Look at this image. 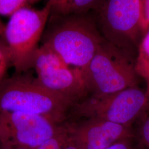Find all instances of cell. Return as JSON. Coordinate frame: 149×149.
Here are the masks:
<instances>
[{"instance_id": "cell-6", "label": "cell", "mask_w": 149, "mask_h": 149, "mask_svg": "<svg viewBox=\"0 0 149 149\" xmlns=\"http://www.w3.org/2000/svg\"><path fill=\"white\" fill-rule=\"evenodd\" d=\"M141 0H103L95 11L98 29L107 42L134 56L142 36Z\"/></svg>"}, {"instance_id": "cell-20", "label": "cell", "mask_w": 149, "mask_h": 149, "mask_svg": "<svg viewBox=\"0 0 149 149\" xmlns=\"http://www.w3.org/2000/svg\"><path fill=\"white\" fill-rule=\"evenodd\" d=\"M0 149H8V148H2V147H0Z\"/></svg>"}, {"instance_id": "cell-9", "label": "cell", "mask_w": 149, "mask_h": 149, "mask_svg": "<svg viewBox=\"0 0 149 149\" xmlns=\"http://www.w3.org/2000/svg\"><path fill=\"white\" fill-rule=\"evenodd\" d=\"M70 139L80 149H106L118 141L135 138L133 127L100 119L65 122Z\"/></svg>"}, {"instance_id": "cell-11", "label": "cell", "mask_w": 149, "mask_h": 149, "mask_svg": "<svg viewBox=\"0 0 149 149\" xmlns=\"http://www.w3.org/2000/svg\"><path fill=\"white\" fill-rule=\"evenodd\" d=\"M135 68L138 76L143 78L146 83L145 92L149 99V30L139 45Z\"/></svg>"}, {"instance_id": "cell-19", "label": "cell", "mask_w": 149, "mask_h": 149, "mask_svg": "<svg viewBox=\"0 0 149 149\" xmlns=\"http://www.w3.org/2000/svg\"><path fill=\"white\" fill-rule=\"evenodd\" d=\"M6 26L2 23V22L0 20V37H4V34L5 31Z\"/></svg>"}, {"instance_id": "cell-4", "label": "cell", "mask_w": 149, "mask_h": 149, "mask_svg": "<svg viewBox=\"0 0 149 149\" xmlns=\"http://www.w3.org/2000/svg\"><path fill=\"white\" fill-rule=\"evenodd\" d=\"M149 103L146 92L138 86L103 97L89 96L72 107L67 121L95 118L133 127Z\"/></svg>"}, {"instance_id": "cell-2", "label": "cell", "mask_w": 149, "mask_h": 149, "mask_svg": "<svg viewBox=\"0 0 149 149\" xmlns=\"http://www.w3.org/2000/svg\"><path fill=\"white\" fill-rule=\"evenodd\" d=\"M26 72L6 77L0 84V113L21 112L66 122L74 103L44 87Z\"/></svg>"}, {"instance_id": "cell-1", "label": "cell", "mask_w": 149, "mask_h": 149, "mask_svg": "<svg viewBox=\"0 0 149 149\" xmlns=\"http://www.w3.org/2000/svg\"><path fill=\"white\" fill-rule=\"evenodd\" d=\"M104 40L95 12L69 16L50 15L42 38L44 45L70 66L84 69Z\"/></svg>"}, {"instance_id": "cell-16", "label": "cell", "mask_w": 149, "mask_h": 149, "mask_svg": "<svg viewBox=\"0 0 149 149\" xmlns=\"http://www.w3.org/2000/svg\"><path fill=\"white\" fill-rule=\"evenodd\" d=\"M140 24L144 36L149 30V0H141Z\"/></svg>"}, {"instance_id": "cell-8", "label": "cell", "mask_w": 149, "mask_h": 149, "mask_svg": "<svg viewBox=\"0 0 149 149\" xmlns=\"http://www.w3.org/2000/svg\"><path fill=\"white\" fill-rule=\"evenodd\" d=\"M61 124L39 115L21 112L0 113V147L37 149L52 138Z\"/></svg>"}, {"instance_id": "cell-13", "label": "cell", "mask_w": 149, "mask_h": 149, "mask_svg": "<svg viewBox=\"0 0 149 149\" xmlns=\"http://www.w3.org/2000/svg\"><path fill=\"white\" fill-rule=\"evenodd\" d=\"M38 2L36 0H0V15L11 18L18 11L32 7Z\"/></svg>"}, {"instance_id": "cell-5", "label": "cell", "mask_w": 149, "mask_h": 149, "mask_svg": "<svg viewBox=\"0 0 149 149\" xmlns=\"http://www.w3.org/2000/svg\"><path fill=\"white\" fill-rule=\"evenodd\" d=\"M50 13L48 2L40 10L26 8L12 16L6 26L3 39L11 53L12 66L16 74L33 69V61L39 48Z\"/></svg>"}, {"instance_id": "cell-12", "label": "cell", "mask_w": 149, "mask_h": 149, "mask_svg": "<svg viewBox=\"0 0 149 149\" xmlns=\"http://www.w3.org/2000/svg\"><path fill=\"white\" fill-rule=\"evenodd\" d=\"M135 139L140 149H149V103L135 122Z\"/></svg>"}, {"instance_id": "cell-17", "label": "cell", "mask_w": 149, "mask_h": 149, "mask_svg": "<svg viewBox=\"0 0 149 149\" xmlns=\"http://www.w3.org/2000/svg\"><path fill=\"white\" fill-rule=\"evenodd\" d=\"M135 139H124L112 144L106 149H140L138 145L135 146L133 141Z\"/></svg>"}, {"instance_id": "cell-7", "label": "cell", "mask_w": 149, "mask_h": 149, "mask_svg": "<svg viewBox=\"0 0 149 149\" xmlns=\"http://www.w3.org/2000/svg\"><path fill=\"white\" fill-rule=\"evenodd\" d=\"M33 69L36 72V79L40 85L74 104L89 96L82 70L67 65L44 45L38 48Z\"/></svg>"}, {"instance_id": "cell-3", "label": "cell", "mask_w": 149, "mask_h": 149, "mask_svg": "<svg viewBox=\"0 0 149 149\" xmlns=\"http://www.w3.org/2000/svg\"><path fill=\"white\" fill-rule=\"evenodd\" d=\"M135 60L104 39L90 63L81 70L89 95L108 96L138 86Z\"/></svg>"}, {"instance_id": "cell-21", "label": "cell", "mask_w": 149, "mask_h": 149, "mask_svg": "<svg viewBox=\"0 0 149 149\" xmlns=\"http://www.w3.org/2000/svg\"></svg>"}, {"instance_id": "cell-15", "label": "cell", "mask_w": 149, "mask_h": 149, "mask_svg": "<svg viewBox=\"0 0 149 149\" xmlns=\"http://www.w3.org/2000/svg\"><path fill=\"white\" fill-rule=\"evenodd\" d=\"M68 138V132L65 123L61 124L59 130L52 138L37 149H61Z\"/></svg>"}, {"instance_id": "cell-10", "label": "cell", "mask_w": 149, "mask_h": 149, "mask_svg": "<svg viewBox=\"0 0 149 149\" xmlns=\"http://www.w3.org/2000/svg\"><path fill=\"white\" fill-rule=\"evenodd\" d=\"M103 0H50V15L69 16L85 15L97 11Z\"/></svg>"}, {"instance_id": "cell-14", "label": "cell", "mask_w": 149, "mask_h": 149, "mask_svg": "<svg viewBox=\"0 0 149 149\" xmlns=\"http://www.w3.org/2000/svg\"><path fill=\"white\" fill-rule=\"evenodd\" d=\"M12 66L11 53L5 39L0 37V84L6 78L9 68Z\"/></svg>"}, {"instance_id": "cell-18", "label": "cell", "mask_w": 149, "mask_h": 149, "mask_svg": "<svg viewBox=\"0 0 149 149\" xmlns=\"http://www.w3.org/2000/svg\"><path fill=\"white\" fill-rule=\"evenodd\" d=\"M61 149H80L70 139L68 134V138L63 145Z\"/></svg>"}]
</instances>
